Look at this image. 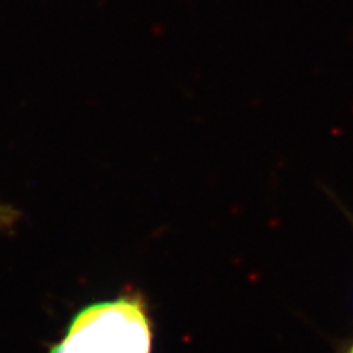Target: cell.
<instances>
[{"label":"cell","instance_id":"1","mask_svg":"<svg viewBox=\"0 0 353 353\" xmlns=\"http://www.w3.org/2000/svg\"><path fill=\"white\" fill-rule=\"evenodd\" d=\"M49 353H152L145 305L138 296L89 305Z\"/></svg>","mask_w":353,"mask_h":353},{"label":"cell","instance_id":"2","mask_svg":"<svg viewBox=\"0 0 353 353\" xmlns=\"http://www.w3.org/2000/svg\"><path fill=\"white\" fill-rule=\"evenodd\" d=\"M20 214L8 204L0 203V229H8L19 220Z\"/></svg>","mask_w":353,"mask_h":353},{"label":"cell","instance_id":"3","mask_svg":"<svg viewBox=\"0 0 353 353\" xmlns=\"http://www.w3.org/2000/svg\"><path fill=\"white\" fill-rule=\"evenodd\" d=\"M348 353H353V352H352V351H350V352H348Z\"/></svg>","mask_w":353,"mask_h":353}]
</instances>
